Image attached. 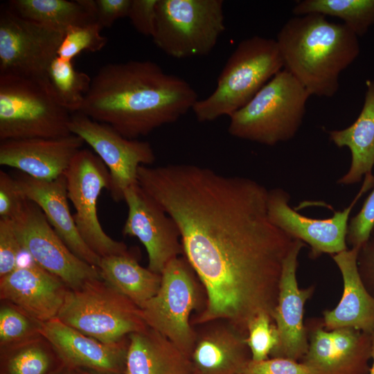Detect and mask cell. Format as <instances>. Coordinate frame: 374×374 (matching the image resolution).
Instances as JSON below:
<instances>
[{
	"label": "cell",
	"instance_id": "obj_20",
	"mask_svg": "<svg viewBox=\"0 0 374 374\" xmlns=\"http://www.w3.org/2000/svg\"><path fill=\"white\" fill-rule=\"evenodd\" d=\"M193 374H238L251 359L246 337L225 320L194 326Z\"/></svg>",
	"mask_w": 374,
	"mask_h": 374
},
{
	"label": "cell",
	"instance_id": "obj_33",
	"mask_svg": "<svg viewBox=\"0 0 374 374\" xmlns=\"http://www.w3.org/2000/svg\"><path fill=\"white\" fill-rule=\"evenodd\" d=\"M374 229V186L360 211L348 222L346 241L351 247L361 248Z\"/></svg>",
	"mask_w": 374,
	"mask_h": 374
},
{
	"label": "cell",
	"instance_id": "obj_23",
	"mask_svg": "<svg viewBox=\"0 0 374 374\" xmlns=\"http://www.w3.org/2000/svg\"><path fill=\"white\" fill-rule=\"evenodd\" d=\"M128 338L125 374H193L190 359L154 329L148 326Z\"/></svg>",
	"mask_w": 374,
	"mask_h": 374
},
{
	"label": "cell",
	"instance_id": "obj_26",
	"mask_svg": "<svg viewBox=\"0 0 374 374\" xmlns=\"http://www.w3.org/2000/svg\"><path fill=\"white\" fill-rule=\"evenodd\" d=\"M65 366L42 335L0 348V374H57Z\"/></svg>",
	"mask_w": 374,
	"mask_h": 374
},
{
	"label": "cell",
	"instance_id": "obj_6",
	"mask_svg": "<svg viewBox=\"0 0 374 374\" xmlns=\"http://www.w3.org/2000/svg\"><path fill=\"white\" fill-rule=\"evenodd\" d=\"M161 275L159 289L141 309V317L190 359L196 339L191 315L206 305L204 288L184 256L170 260Z\"/></svg>",
	"mask_w": 374,
	"mask_h": 374
},
{
	"label": "cell",
	"instance_id": "obj_39",
	"mask_svg": "<svg viewBox=\"0 0 374 374\" xmlns=\"http://www.w3.org/2000/svg\"><path fill=\"white\" fill-rule=\"evenodd\" d=\"M357 267L364 285L374 296V229L368 240L359 249Z\"/></svg>",
	"mask_w": 374,
	"mask_h": 374
},
{
	"label": "cell",
	"instance_id": "obj_12",
	"mask_svg": "<svg viewBox=\"0 0 374 374\" xmlns=\"http://www.w3.org/2000/svg\"><path fill=\"white\" fill-rule=\"evenodd\" d=\"M12 220L23 251L69 289L101 278L97 267L82 260L67 247L34 202L27 200L22 211Z\"/></svg>",
	"mask_w": 374,
	"mask_h": 374
},
{
	"label": "cell",
	"instance_id": "obj_42",
	"mask_svg": "<svg viewBox=\"0 0 374 374\" xmlns=\"http://www.w3.org/2000/svg\"><path fill=\"white\" fill-rule=\"evenodd\" d=\"M75 371H76L77 374H100V373H94V372H91V371H85V370H82V369H76Z\"/></svg>",
	"mask_w": 374,
	"mask_h": 374
},
{
	"label": "cell",
	"instance_id": "obj_19",
	"mask_svg": "<svg viewBox=\"0 0 374 374\" xmlns=\"http://www.w3.org/2000/svg\"><path fill=\"white\" fill-rule=\"evenodd\" d=\"M84 143L73 134L56 139L1 141L0 164L37 179L53 180L64 175Z\"/></svg>",
	"mask_w": 374,
	"mask_h": 374
},
{
	"label": "cell",
	"instance_id": "obj_22",
	"mask_svg": "<svg viewBox=\"0 0 374 374\" xmlns=\"http://www.w3.org/2000/svg\"><path fill=\"white\" fill-rule=\"evenodd\" d=\"M359 249L351 247L331 256L342 277L343 292L335 308L323 312V323L327 330L350 328L370 335L374 331V296L358 271Z\"/></svg>",
	"mask_w": 374,
	"mask_h": 374
},
{
	"label": "cell",
	"instance_id": "obj_15",
	"mask_svg": "<svg viewBox=\"0 0 374 374\" xmlns=\"http://www.w3.org/2000/svg\"><path fill=\"white\" fill-rule=\"evenodd\" d=\"M123 201L128 208L123 235L139 240L148 253V268L161 274L170 260L184 256L177 225L139 184L126 189Z\"/></svg>",
	"mask_w": 374,
	"mask_h": 374
},
{
	"label": "cell",
	"instance_id": "obj_8",
	"mask_svg": "<svg viewBox=\"0 0 374 374\" xmlns=\"http://www.w3.org/2000/svg\"><path fill=\"white\" fill-rule=\"evenodd\" d=\"M222 0H158L154 44L177 59L204 56L225 30Z\"/></svg>",
	"mask_w": 374,
	"mask_h": 374
},
{
	"label": "cell",
	"instance_id": "obj_13",
	"mask_svg": "<svg viewBox=\"0 0 374 374\" xmlns=\"http://www.w3.org/2000/svg\"><path fill=\"white\" fill-rule=\"evenodd\" d=\"M71 134L82 139L107 166L111 177L109 190L116 202L124 200L127 188L138 184V170L156 160L151 145L122 136L110 125L79 113L71 114Z\"/></svg>",
	"mask_w": 374,
	"mask_h": 374
},
{
	"label": "cell",
	"instance_id": "obj_31",
	"mask_svg": "<svg viewBox=\"0 0 374 374\" xmlns=\"http://www.w3.org/2000/svg\"><path fill=\"white\" fill-rule=\"evenodd\" d=\"M103 28L97 22L69 27L64 32L57 51V56L63 60H72L82 51L96 52L107 43V38L101 35Z\"/></svg>",
	"mask_w": 374,
	"mask_h": 374
},
{
	"label": "cell",
	"instance_id": "obj_14",
	"mask_svg": "<svg viewBox=\"0 0 374 374\" xmlns=\"http://www.w3.org/2000/svg\"><path fill=\"white\" fill-rule=\"evenodd\" d=\"M305 325L308 348L300 362L312 374H369L371 335L350 328L327 330L322 317Z\"/></svg>",
	"mask_w": 374,
	"mask_h": 374
},
{
	"label": "cell",
	"instance_id": "obj_34",
	"mask_svg": "<svg viewBox=\"0 0 374 374\" xmlns=\"http://www.w3.org/2000/svg\"><path fill=\"white\" fill-rule=\"evenodd\" d=\"M22 251L13 220L0 218V278L16 268Z\"/></svg>",
	"mask_w": 374,
	"mask_h": 374
},
{
	"label": "cell",
	"instance_id": "obj_7",
	"mask_svg": "<svg viewBox=\"0 0 374 374\" xmlns=\"http://www.w3.org/2000/svg\"><path fill=\"white\" fill-rule=\"evenodd\" d=\"M57 318L106 343L118 341L148 327L141 309L102 278L69 289Z\"/></svg>",
	"mask_w": 374,
	"mask_h": 374
},
{
	"label": "cell",
	"instance_id": "obj_18",
	"mask_svg": "<svg viewBox=\"0 0 374 374\" xmlns=\"http://www.w3.org/2000/svg\"><path fill=\"white\" fill-rule=\"evenodd\" d=\"M68 290L59 278L30 258L0 278L1 300L15 305L42 323L57 318Z\"/></svg>",
	"mask_w": 374,
	"mask_h": 374
},
{
	"label": "cell",
	"instance_id": "obj_25",
	"mask_svg": "<svg viewBox=\"0 0 374 374\" xmlns=\"http://www.w3.org/2000/svg\"><path fill=\"white\" fill-rule=\"evenodd\" d=\"M100 278L142 309L158 292L161 275L139 265L130 253L100 258Z\"/></svg>",
	"mask_w": 374,
	"mask_h": 374
},
{
	"label": "cell",
	"instance_id": "obj_17",
	"mask_svg": "<svg viewBox=\"0 0 374 374\" xmlns=\"http://www.w3.org/2000/svg\"><path fill=\"white\" fill-rule=\"evenodd\" d=\"M41 335L53 346L66 366L100 374H125L128 337L116 342H103L57 318L42 323Z\"/></svg>",
	"mask_w": 374,
	"mask_h": 374
},
{
	"label": "cell",
	"instance_id": "obj_32",
	"mask_svg": "<svg viewBox=\"0 0 374 374\" xmlns=\"http://www.w3.org/2000/svg\"><path fill=\"white\" fill-rule=\"evenodd\" d=\"M278 333L271 315L258 314L249 323L246 343L253 361L265 360L278 343Z\"/></svg>",
	"mask_w": 374,
	"mask_h": 374
},
{
	"label": "cell",
	"instance_id": "obj_21",
	"mask_svg": "<svg viewBox=\"0 0 374 374\" xmlns=\"http://www.w3.org/2000/svg\"><path fill=\"white\" fill-rule=\"evenodd\" d=\"M15 179L24 197L41 208L67 247L82 260L98 267L100 257L84 242L70 212L65 175L45 181L23 173Z\"/></svg>",
	"mask_w": 374,
	"mask_h": 374
},
{
	"label": "cell",
	"instance_id": "obj_37",
	"mask_svg": "<svg viewBox=\"0 0 374 374\" xmlns=\"http://www.w3.org/2000/svg\"><path fill=\"white\" fill-rule=\"evenodd\" d=\"M157 1L132 0L127 17L136 30L145 36L153 35Z\"/></svg>",
	"mask_w": 374,
	"mask_h": 374
},
{
	"label": "cell",
	"instance_id": "obj_30",
	"mask_svg": "<svg viewBox=\"0 0 374 374\" xmlns=\"http://www.w3.org/2000/svg\"><path fill=\"white\" fill-rule=\"evenodd\" d=\"M42 325L15 305L1 300L0 348L40 335Z\"/></svg>",
	"mask_w": 374,
	"mask_h": 374
},
{
	"label": "cell",
	"instance_id": "obj_36",
	"mask_svg": "<svg viewBox=\"0 0 374 374\" xmlns=\"http://www.w3.org/2000/svg\"><path fill=\"white\" fill-rule=\"evenodd\" d=\"M238 374H312L302 362L284 357L251 359Z\"/></svg>",
	"mask_w": 374,
	"mask_h": 374
},
{
	"label": "cell",
	"instance_id": "obj_38",
	"mask_svg": "<svg viewBox=\"0 0 374 374\" xmlns=\"http://www.w3.org/2000/svg\"><path fill=\"white\" fill-rule=\"evenodd\" d=\"M94 16L102 28H109L118 19L128 15L132 0H93Z\"/></svg>",
	"mask_w": 374,
	"mask_h": 374
},
{
	"label": "cell",
	"instance_id": "obj_24",
	"mask_svg": "<svg viewBox=\"0 0 374 374\" xmlns=\"http://www.w3.org/2000/svg\"><path fill=\"white\" fill-rule=\"evenodd\" d=\"M362 109L353 123L342 130L328 132L330 141L338 148H348L351 163L347 172L337 181L342 185L359 183L373 175L374 166V80L366 81Z\"/></svg>",
	"mask_w": 374,
	"mask_h": 374
},
{
	"label": "cell",
	"instance_id": "obj_16",
	"mask_svg": "<svg viewBox=\"0 0 374 374\" xmlns=\"http://www.w3.org/2000/svg\"><path fill=\"white\" fill-rule=\"evenodd\" d=\"M307 245L294 240L283 265L277 303L272 316L278 333V343L271 357H284L300 362L308 348L304 321L305 305L315 290L311 285L300 288L296 278L299 256Z\"/></svg>",
	"mask_w": 374,
	"mask_h": 374
},
{
	"label": "cell",
	"instance_id": "obj_9",
	"mask_svg": "<svg viewBox=\"0 0 374 374\" xmlns=\"http://www.w3.org/2000/svg\"><path fill=\"white\" fill-rule=\"evenodd\" d=\"M64 175L68 198L75 211L73 219L84 242L100 258L130 253L127 245L109 236L99 222L98 199L101 191L109 190L111 185L109 172L100 157L82 148Z\"/></svg>",
	"mask_w": 374,
	"mask_h": 374
},
{
	"label": "cell",
	"instance_id": "obj_40",
	"mask_svg": "<svg viewBox=\"0 0 374 374\" xmlns=\"http://www.w3.org/2000/svg\"><path fill=\"white\" fill-rule=\"evenodd\" d=\"M371 359H373V364L370 368L369 374H374V331L371 334Z\"/></svg>",
	"mask_w": 374,
	"mask_h": 374
},
{
	"label": "cell",
	"instance_id": "obj_28",
	"mask_svg": "<svg viewBox=\"0 0 374 374\" xmlns=\"http://www.w3.org/2000/svg\"><path fill=\"white\" fill-rule=\"evenodd\" d=\"M292 12L298 16L316 13L338 17L357 37L374 25V0H303Z\"/></svg>",
	"mask_w": 374,
	"mask_h": 374
},
{
	"label": "cell",
	"instance_id": "obj_11",
	"mask_svg": "<svg viewBox=\"0 0 374 374\" xmlns=\"http://www.w3.org/2000/svg\"><path fill=\"white\" fill-rule=\"evenodd\" d=\"M374 186V175L364 177L362 187L351 203L326 219L305 216L290 205V195L281 188L269 190L267 211L270 221L293 240L310 247V257L331 256L348 249L347 233L350 213L361 197Z\"/></svg>",
	"mask_w": 374,
	"mask_h": 374
},
{
	"label": "cell",
	"instance_id": "obj_29",
	"mask_svg": "<svg viewBox=\"0 0 374 374\" xmlns=\"http://www.w3.org/2000/svg\"><path fill=\"white\" fill-rule=\"evenodd\" d=\"M47 80L62 106L71 114L80 111L91 82L87 73L77 71L72 61L57 56L49 66Z\"/></svg>",
	"mask_w": 374,
	"mask_h": 374
},
{
	"label": "cell",
	"instance_id": "obj_4",
	"mask_svg": "<svg viewBox=\"0 0 374 374\" xmlns=\"http://www.w3.org/2000/svg\"><path fill=\"white\" fill-rule=\"evenodd\" d=\"M310 96L283 69L229 117L228 132L235 138L268 146L287 141L301 126Z\"/></svg>",
	"mask_w": 374,
	"mask_h": 374
},
{
	"label": "cell",
	"instance_id": "obj_3",
	"mask_svg": "<svg viewBox=\"0 0 374 374\" xmlns=\"http://www.w3.org/2000/svg\"><path fill=\"white\" fill-rule=\"evenodd\" d=\"M282 69L276 39L256 35L241 41L219 75L215 90L194 105L196 119L210 122L230 117Z\"/></svg>",
	"mask_w": 374,
	"mask_h": 374
},
{
	"label": "cell",
	"instance_id": "obj_41",
	"mask_svg": "<svg viewBox=\"0 0 374 374\" xmlns=\"http://www.w3.org/2000/svg\"><path fill=\"white\" fill-rule=\"evenodd\" d=\"M57 374H77V373L75 369L65 366Z\"/></svg>",
	"mask_w": 374,
	"mask_h": 374
},
{
	"label": "cell",
	"instance_id": "obj_27",
	"mask_svg": "<svg viewBox=\"0 0 374 374\" xmlns=\"http://www.w3.org/2000/svg\"><path fill=\"white\" fill-rule=\"evenodd\" d=\"M7 5L26 19L63 33L70 26L96 22L84 0H10Z\"/></svg>",
	"mask_w": 374,
	"mask_h": 374
},
{
	"label": "cell",
	"instance_id": "obj_1",
	"mask_svg": "<svg viewBox=\"0 0 374 374\" xmlns=\"http://www.w3.org/2000/svg\"><path fill=\"white\" fill-rule=\"evenodd\" d=\"M186 80L150 60L108 63L93 78L78 112L130 139L176 122L198 100Z\"/></svg>",
	"mask_w": 374,
	"mask_h": 374
},
{
	"label": "cell",
	"instance_id": "obj_10",
	"mask_svg": "<svg viewBox=\"0 0 374 374\" xmlns=\"http://www.w3.org/2000/svg\"><path fill=\"white\" fill-rule=\"evenodd\" d=\"M64 33L0 8V74L46 79Z\"/></svg>",
	"mask_w": 374,
	"mask_h": 374
},
{
	"label": "cell",
	"instance_id": "obj_5",
	"mask_svg": "<svg viewBox=\"0 0 374 374\" xmlns=\"http://www.w3.org/2000/svg\"><path fill=\"white\" fill-rule=\"evenodd\" d=\"M71 114L47 78L0 74V141L69 136Z\"/></svg>",
	"mask_w": 374,
	"mask_h": 374
},
{
	"label": "cell",
	"instance_id": "obj_35",
	"mask_svg": "<svg viewBox=\"0 0 374 374\" xmlns=\"http://www.w3.org/2000/svg\"><path fill=\"white\" fill-rule=\"evenodd\" d=\"M15 178L0 170V218L15 220L27 202Z\"/></svg>",
	"mask_w": 374,
	"mask_h": 374
},
{
	"label": "cell",
	"instance_id": "obj_2",
	"mask_svg": "<svg viewBox=\"0 0 374 374\" xmlns=\"http://www.w3.org/2000/svg\"><path fill=\"white\" fill-rule=\"evenodd\" d=\"M276 41L283 69L310 96L319 97L330 98L337 92L340 73L360 52L358 37L348 27L316 13L290 19Z\"/></svg>",
	"mask_w": 374,
	"mask_h": 374
}]
</instances>
